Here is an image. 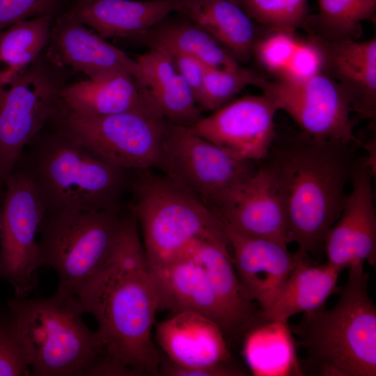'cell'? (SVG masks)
<instances>
[{
    "label": "cell",
    "instance_id": "obj_1",
    "mask_svg": "<svg viewBox=\"0 0 376 376\" xmlns=\"http://www.w3.org/2000/svg\"><path fill=\"white\" fill-rule=\"evenodd\" d=\"M73 297L97 320L104 356L124 375H159L152 337L159 301L133 213L122 218L105 263Z\"/></svg>",
    "mask_w": 376,
    "mask_h": 376
},
{
    "label": "cell",
    "instance_id": "obj_2",
    "mask_svg": "<svg viewBox=\"0 0 376 376\" xmlns=\"http://www.w3.org/2000/svg\"><path fill=\"white\" fill-rule=\"evenodd\" d=\"M350 145L301 132L286 143L272 146L265 159L281 197L287 243H296L303 253L323 249L341 213L354 166Z\"/></svg>",
    "mask_w": 376,
    "mask_h": 376
},
{
    "label": "cell",
    "instance_id": "obj_3",
    "mask_svg": "<svg viewBox=\"0 0 376 376\" xmlns=\"http://www.w3.org/2000/svg\"><path fill=\"white\" fill-rule=\"evenodd\" d=\"M368 284L363 265L351 266L335 306L304 313L290 328L317 375L375 376L376 307Z\"/></svg>",
    "mask_w": 376,
    "mask_h": 376
},
{
    "label": "cell",
    "instance_id": "obj_4",
    "mask_svg": "<svg viewBox=\"0 0 376 376\" xmlns=\"http://www.w3.org/2000/svg\"><path fill=\"white\" fill-rule=\"evenodd\" d=\"M7 307L26 347L31 375H92L104 352L74 297L56 292L48 297L15 296Z\"/></svg>",
    "mask_w": 376,
    "mask_h": 376
},
{
    "label": "cell",
    "instance_id": "obj_5",
    "mask_svg": "<svg viewBox=\"0 0 376 376\" xmlns=\"http://www.w3.org/2000/svg\"><path fill=\"white\" fill-rule=\"evenodd\" d=\"M152 171H139L132 206L148 265L178 258L199 240L230 251L223 224L210 207L166 175Z\"/></svg>",
    "mask_w": 376,
    "mask_h": 376
},
{
    "label": "cell",
    "instance_id": "obj_6",
    "mask_svg": "<svg viewBox=\"0 0 376 376\" xmlns=\"http://www.w3.org/2000/svg\"><path fill=\"white\" fill-rule=\"evenodd\" d=\"M38 242V265L54 269L56 292L73 297L108 259L120 229L118 207L48 212Z\"/></svg>",
    "mask_w": 376,
    "mask_h": 376
},
{
    "label": "cell",
    "instance_id": "obj_7",
    "mask_svg": "<svg viewBox=\"0 0 376 376\" xmlns=\"http://www.w3.org/2000/svg\"><path fill=\"white\" fill-rule=\"evenodd\" d=\"M36 171L47 212L118 207L125 184V171L59 134L45 146Z\"/></svg>",
    "mask_w": 376,
    "mask_h": 376
},
{
    "label": "cell",
    "instance_id": "obj_8",
    "mask_svg": "<svg viewBox=\"0 0 376 376\" xmlns=\"http://www.w3.org/2000/svg\"><path fill=\"white\" fill-rule=\"evenodd\" d=\"M62 109L59 134L124 171H162L167 125L162 116L124 113L89 116Z\"/></svg>",
    "mask_w": 376,
    "mask_h": 376
},
{
    "label": "cell",
    "instance_id": "obj_9",
    "mask_svg": "<svg viewBox=\"0 0 376 376\" xmlns=\"http://www.w3.org/2000/svg\"><path fill=\"white\" fill-rule=\"evenodd\" d=\"M1 206L0 279L15 296L27 297L36 283L39 245L37 233L47 212L33 175L14 171L4 185Z\"/></svg>",
    "mask_w": 376,
    "mask_h": 376
},
{
    "label": "cell",
    "instance_id": "obj_10",
    "mask_svg": "<svg viewBox=\"0 0 376 376\" xmlns=\"http://www.w3.org/2000/svg\"><path fill=\"white\" fill-rule=\"evenodd\" d=\"M276 111L286 113L311 138L359 144L355 112L345 90L324 72L301 81L264 79L258 86Z\"/></svg>",
    "mask_w": 376,
    "mask_h": 376
},
{
    "label": "cell",
    "instance_id": "obj_11",
    "mask_svg": "<svg viewBox=\"0 0 376 376\" xmlns=\"http://www.w3.org/2000/svg\"><path fill=\"white\" fill-rule=\"evenodd\" d=\"M62 88L35 62L8 86H0V187L15 171L25 146L58 112Z\"/></svg>",
    "mask_w": 376,
    "mask_h": 376
},
{
    "label": "cell",
    "instance_id": "obj_12",
    "mask_svg": "<svg viewBox=\"0 0 376 376\" xmlns=\"http://www.w3.org/2000/svg\"><path fill=\"white\" fill-rule=\"evenodd\" d=\"M162 172L205 205L256 168L237 159L190 127L167 122L162 140Z\"/></svg>",
    "mask_w": 376,
    "mask_h": 376
},
{
    "label": "cell",
    "instance_id": "obj_13",
    "mask_svg": "<svg viewBox=\"0 0 376 376\" xmlns=\"http://www.w3.org/2000/svg\"><path fill=\"white\" fill-rule=\"evenodd\" d=\"M276 109L263 94L248 95L203 116L191 129L233 157L265 159L276 139Z\"/></svg>",
    "mask_w": 376,
    "mask_h": 376
},
{
    "label": "cell",
    "instance_id": "obj_14",
    "mask_svg": "<svg viewBox=\"0 0 376 376\" xmlns=\"http://www.w3.org/2000/svg\"><path fill=\"white\" fill-rule=\"evenodd\" d=\"M206 205L221 222L242 234L288 244L285 211L267 163Z\"/></svg>",
    "mask_w": 376,
    "mask_h": 376
},
{
    "label": "cell",
    "instance_id": "obj_15",
    "mask_svg": "<svg viewBox=\"0 0 376 376\" xmlns=\"http://www.w3.org/2000/svg\"><path fill=\"white\" fill-rule=\"evenodd\" d=\"M373 172L361 160L354 164L351 191L341 213L329 229L323 249L329 264L342 271L366 262L376 265V209L372 184Z\"/></svg>",
    "mask_w": 376,
    "mask_h": 376
},
{
    "label": "cell",
    "instance_id": "obj_16",
    "mask_svg": "<svg viewBox=\"0 0 376 376\" xmlns=\"http://www.w3.org/2000/svg\"><path fill=\"white\" fill-rule=\"evenodd\" d=\"M49 41L47 59L56 67H70L91 81L130 75L147 87L135 59L67 13L58 17L52 26Z\"/></svg>",
    "mask_w": 376,
    "mask_h": 376
},
{
    "label": "cell",
    "instance_id": "obj_17",
    "mask_svg": "<svg viewBox=\"0 0 376 376\" xmlns=\"http://www.w3.org/2000/svg\"><path fill=\"white\" fill-rule=\"evenodd\" d=\"M223 224L232 260L246 297L267 310L295 267L298 252L274 240L242 234Z\"/></svg>",
    "mask_w": 376,
    "mask_h": 376
},
{
    "label": "cell",
    "instance_id": "obj_18",
    "mask_svg": "<svg viewBox=\"0 0 376 376\" xmlns=\"http://www.w3.org/2000/svg\"><path fill=\"white\" fill-rule=\"evenodd\" d=\"M157 292L159 309L171 314L193 311L214 320L226 338H238L235 325L224 308L201 267L185 254L166 263L148 266Z\"/></svg>",
    "mask_w": 376,
    "mask_h": 376
},
{
    "label": "cell",
    "instance_id": "obj_19",
    "mask_svg": "<svg viewBox=\"0 0 376 376\" xmlns=\"http://www.w3.org/2000/svg\"><path fill=\"white\" fill-rule=\"evenodd\" d=\"M155 340L164 357L184 368L229 363L226 337L212 319L193 311H180L155 325Z\"/></svg>",
    "mask_w": 376,
    "mask_h": 376
},
{
    "label": "cell",
    "instance_id": "obj_20",
    "mask_svg": "<svg viewBox=\"0 0 376 376\" xmlns=\"http://www.w3.org/2000/svg\"><path fill=\"white\" fill-rule=\"evenodd\" d=\"M198 5V0H94L80 2L66 13L104 39L134 38L172 13L189 15Z\"/></svg>",
    "mask_w": 376,
    "mask_h": 376
},
{
    "label": "cell",
    "instance_id": "obj_21",
    "mask_svg": "<svg viewBox=\"0 0 376 376\" xmlns=\"http://www.w3.org/2000/svg\"><path fill=\"white\" fill-rule=\"evenodd\" d=\"M323 49V72L350 96L355 112L373 118L376 107V38L329 40L316 36Z\"/></svg>",
    "mask_w": 376,
    "mask_h": 376
},
{
    "label": "cell",
    "instance_id": "obj_22",
    "mask_svg": "<svg viewBox=\"0 0 376 376\" xmlns=\"http://www.w3.org/2000/svg\"><path fill=\"white\" fill-rule=\"evenodd\" d=\"M60 100L64 109L84 116L142 113L162 116L148 88L130 75L72 84L62 88Z\"/></svg>",
    "mask_w": 376,
    "mask_h": 376
},
{
    "label": "cell",
    "instance_id": "obj_23",
    "mask_svg": "<svg viewBox=\"0 0 376 376\" xmlns=\"http://www.w3.org/2000/svg\"><path fill=\"white\" fill-rule=\"evenodd\" d=\"M298 259L270 306L261 311L264 320L288 321L292 315L324 307L328 298L339 290L341 272L328 263H311L308 253L299 250Z\"/></svg>",
    "mask_w": 376,
    "mask_h": 376
},
{
    "label": "cell",
    "instance_id": "obj_24",
    "mask_svg": "<svg viewBox=\"0 0 376 376\" xmlns=\"http://www.w3.org/2000/svg\"><path fill=\"white\" fill-rule=\"evenodd\" d=\"M185 254L203 269L217 299L231 318L238 337L251 325L262 320L261 309L249 300L242 290L227 247L212 240H199Z\"/></svg>",
    "mask_w": 376,
    "mask_h": 376
},
{
    "label": "cell",
    "instance_id": "obj_25",
    "mask_svg": "<svg viewBox=\"0 0 376 376\" xmlns=\"http://www.w3.org/2000/svg\"><path fill=\"white\" fill-rule=\"evenodd\" d=\"M134 38L149 49L171 56H191L208 67L234 68L240 65L212 36L188 17L184 20L166 18Z\"/></svg>",
    "mask_w": 376,
    "mask_h": 376
},
{
    "label": "cell",
    "instance_id": "obj_26",
    "mask_svg": "<svg viewBox=\"0 0 376 376\" xmlns=\"http://www.w3.org/2000/svg\"><path fill=\"white\" fill-rule=\"evenodd\" d=\"M288 321L261 320L242 335V355L254 375L300 373Z\"/></svg>",
    "mask_w": 376,
    "mask_h": 376
},
{
    "label": "cell",
    "instance_id": "obj_27",
    "mask_svg": "<svg viewBox=\"0 0 376 376\" xmlns=\"http://www.w3.org/2000/svg\"><path fill=\"white\" fill-rule=\"evenodd\" d=\"M201 26L235 59L246 61L256 41L251 17L240 6L228 0H198L188 16Z\"/></svg>",
    "mask_w": 376,
    "mask_h": 376
},
{
    "label": "cell",
    "instance_id": "obj_28",
    "mask_svg": "<svg viewBox=\"0 0 376 376\" xmlns=\"http://www.w3.org/2000/svg\"><path fill=\"white\" fill-rule=\"evenodd\" d=\"M52 15L15 22L0 33V86H8L33 63L49 39Z\"/></svg>",
    "mask_w": 376,
    "mask_h": 376
},
{
    "label": "cell",
    "instance_id": "obj_29",
    "mask_svg": "<svg viewBox=\"0 0 376 376\" xmlns=\"http://www.w3.org/2000/svg\"><path fill=\"white\" fill-rule=\"evenodd\" d=\"M315 21L329 40L354 39L363 21L375 19L376 0H318ZM320 37V36H319Z\"/></svg>",
    "mask_w": 376,
    "mask_h": 376
},
{
    "label": "cell",
    "instance_id": "obj_30",
    "mask_svg": "<svg viewBox=\"0 0 376 376\" xmlns=\"http://www.w3.org/2000/svg\"><path fill=\"white\" fill-rule=\"evenodd\" d=\"M264 77L241 65L234 68L206 67L199 108L213 111L235 99L245 87L262 83Z\"/></svg>",
    "mask_w": 376,
    "mask_h": 376
},
{
    "label": "cell",
    "instance_id": "obj_31",
    "mask_svg": "<svg viewBox=\"0 0 376 376\" xmlns=\"http://www.w3.org/2000/svg\"><path fill=\"white\" fill-rule=\"evenodd\" d=\"M149 91L158 110L170 123L191 127L203 116L191 90L178 71Z\"/></svg>",
    "mask_w": 376,
    "mask_h": 376
},
{
    "label": "cell",
    "instance_id": "obj_32",
    "mask_svg": "<svg viewBox=\"0 0 376 376\" xmlns=\"http://www.w3.org/2000/svg\"><path fill=\"white\" fill-rule=\"evenodd\" d=\"M251 17L271 31L295 33L308 17V0H242Z\"/></svg>",
    "mask_w": 376,
    "mask_h": 376
},
{
    "label": "cell",
    "instance_id": "obj_33",
    "mask_svg": "<svg viewBox=\"0 0 376 376\" xmlns=\"http://www.w3.org/2000/svg\"><path fill=\"white\" fill-rule=\"evenodd\" d=\"M31 375L26 347L19 336L12 313L0 310V376Z\"/></svg>",
    "mask_w": 376,
    "mask_h": 376
},
{
    "label": "cell",
    "instance_id": "obj_34",
    "mask_svg": "<svg viewBox=\"0 0 376 376\" xmlns=\"http://www.w3.org/2000/svg\"><path fill=\"white\" fill-rule=\"evenodd\" d=\"M298 40L295 33L271 31L256 41L253 53L267 70L278 76L291 58Z\"/></svg>",
    "mask_w": 376,
    "mask_h": 376
},
{
    "label": "cell",
    "instance_id": "obj_35",
    "mask_svg": "<svg viewBox=\"0 0 376 376\" xmlns=\"http://www.w3.org/2000/svg\"><path fill=\"white\" fill-rule=\"evenodd\" d=\"M324 56L317 37L299 39L288 63L277 78L289 81H301L324 70Z\"/></svg>",
    "mask_w": 376,
    "mask_h": 376
},
{
    "label": "cell",
    "instance_id": "obj_36",
    "mask_svg": "<svg viewBox=\"0 0 376 376\" xmlns=\"http://www.w3.org/2000/svg\"><path fill=\"white\" fill-rule=\"evenodd\" d=\"M60 0H0V33L17 22L52 15Z\"/></svg>",
    "mask_w": 376,
    "mask_h": 376
},
{
    "label": "cell",
    "instance_id": "obj_37",
    "mask_svg": "<svg viewBox=\"0 0 376 376\" xmlns=\"http://www.w3.org/2000/svg\"><path fill=\"white\" fill-rule=\"evenodd\" d=\"M140 66L148 89L155 88L177 73L171 56L163 52L149 49L135 58Z\"/></svg>",
    "mask_w": 376,
    "mask_h": 376
},
{
    "label": "cell",
    "instance_id": "obj_38",
    "mask_svg": "<svg viewBox=\"0 0 376 376\" xmlns=\"http://www.w3.org/2000/svg\"><path fill=\"white\" fill-rule=\"evenodd\" d=\"M244 371L230 363L200 368H184L177 366L164 357H161L159 375L166 376H239Z\"/></svg>",
    "mask_w": 376,
    "mask_h": 376
},
{
    "label": "cell",
    "instance_id": "obj_39",
    "mask_svg": "<svg viewBox=\"0 0 376 376\" xmlns=\"http://www.w3.org/2000/svg\"><path fill=\"white\" fill-rule=\"evenodd\" d=\"M172 57L178 72L187 83L197 103L202 92L207 65L188 56Z\"/></svg>",
    "mask_w": 376,
    "mask_h": 376
},
{
    "label": "cell",
    "instance_id": "obj_40",
    "mask_svg": "<svg viewBox=\"0 0 376 376\" xmlns=\"http://www.w3.org/2000/svg\"><path fill=\"white\" fill-rule=\"evenodd\" d=\"M228 1H231V2H233V3H235V4L238 5V6H240V7H242V6H241L242 0H228Z\"/></svg>",
    "mask_w": 376,
    "mask_h": 376
},
{
    "label": "cell",
    "instance_id": "obj_41",
    "mask_svg": "<svg viewBox=\"0 0 376 376\" xmlns=\"http://www.w3.org/2000/svg\"><path fill=\"white\" fill-rule=\"evenodd\" d=\"M1 207L0 206V241H1Z\"/></svg>",
    "mask_w": 376,
    "mask_h": 376
},
{
    "label": "cell",
    "instance_id": "obj_42",
    "mask_svg": "<svg viewBox=\"0 0 376 376\" xmlns=\"http://www.w3.org/2000/svg\"><path fill=\"white\" fill-rule=\"evenodd\" d=\"M94 1V0H79V2H87V1Z\"/></svg>",
    "mask_w": 376,
    "mask_h": 376
}]
</instances>
